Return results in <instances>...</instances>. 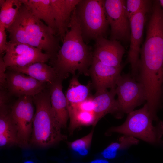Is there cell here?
Wrapping results in <instances>:
<instances>
[{"label":"cell","mask_w":163,"mask_h":163,"mask_svg":"<svg viewBox=\"0 0 163 163\" xmlns=\"http://www.w3.org/2000/svg\"><path fill=\"white\" fill-rule=\"evenodd\" d=\"M69 28L56 58L50 61L58 77L62 80L70 74L75 75L76 71L89 76V69L93 59L91 47L83 38L75 9L71 15Z\"/></svg>","instance_id":"cell-1"},{"label":"cell","mask_w":163,"mask_h":163,"mask_svg":"<svg viewBox=\"0 0 163 163\" xmlns=\"http://www.w3.org/2000/svg\"><path fill=\"white\" fill-rule=\"evenodd\" d=\"M6 30L10 41L38 48L49 56L50 61L55 59L60 48L59 37L34 16L23 3L14 22Z\"/></svg>","instance_id":"cell-2"},{"label":"cell","mask_w":163,"mask_h":163,"mask_svg":"<svg viewBox=\"0 0 163 163\" xmlns=\"http://www.w3.org/2000/svg\"><path fill=\"white\" fill-rule=\"evenodd\" d=\"M35 112L34 117L30 142L36 146L46 147L65 140L62 127L52 108L48 85L33 97Z\"/></svg>","instance_id":"cell-3"},{"label":"cell","mask_w":163,"mask_h":163,"mask_svg":"<svg viewBox=\"0 0 163 163\" xmlns=\"http://www.w3.org/2000/svg\"><path fill=\"white\" fill-rule=\"evenodd\" d=\"M150 13L139 65L148 71L157 72L163 70V9L159 0L153 1Z\"/></svg>","instance_id":"cell-4"},{"label":"cell","mask_w":163,"mask_h":163,"mask_svg":"<svg viewBox=\"0 0 163 163\" xmlns=\"http://www.w3.org/2000/svg\"><path fill=\"white\" fill-rule=\"evenodd\" d=\"M113 133L132 136L163 148V122L151 114L146 103L128 114L122 124L109 128L107 135Z\"/></svg>","instance_id":"cell-5"},{"label":"cell","mask_w":163,"mask_h":163,"mask_svg":"<svg viewBox=\"0 0 163 163\" xmlns=\"http://www.w3.org/2000/svg\"><path fill=\"white\" fill-rule=\"evenodd\" d=\"M75 10L86 43L100 37H105L109 24L104 0H80Z\"/></svg>","instance_id":"cell-6"},{"label":"cell","mask_w":163,"mask_h":163,"mask_svg":"<svg viewBox=\"0 0 163 163\" xmlns=\"http://www.w3.org/2000/svg\"><path fill=\"white\" fill-rule=\"evenodd\" d=\"M116 89L118 109L117 118H121L124 114L133 111L146 101L143 86L130 74L121 75Z\"/></svg>","instance_id":"cell-7"},{"label":"cell","mask_w":163,"mask_h":163,"mask_svg":"<svg viewBox=\"0 0 163 163\" xmlns=\"http://www.w3.org/2000/svg\"><path fill=\"white\" fill-rule=\"evenodd\" d=\"M33 97L23 96L11 106L12 119L17 131L20 146L27 148L30 142L34 115Z\"/></svg>","instance_id":"cell-8"},{"label":"cell","mask_w":163,"mask_h":163,"mask_svg":"<svg viewBox=\"0 0 163 163\" xmlns=\"http://www.w3.org/2000/svg\"><path fill=\"white\" fill-rule=\"evenodd\" d=\"M126 0H104V9L110 26V40L130 41V26L126 8Z\"/></svg>","instance_id":"cell-9"},{"label":"cell","mask_w":163,"mask_h":163,"mask_svg":"<svg viewBox=\"0 0 163 163\" xmlns=\"http://www.w3.org/2000/svg\"><path fill=\"white\" fill-rule=\"evenodd\" d=\"M7 67L24 66L36 62H46L49 55L42 50L28 44L7 42L5 54L3 56Z\"/></svg>","instance_id":"cell-10"},{"label":"cell","mask_w":163,"mask_h":163,"mask_svg":"<svg viewBox=\"0 0 163 163\" xmlns=\"http://www.w3.org/2000/svg\"><path fill=\"white\" fill-rule=\"evenodd\" d=\"M152 4L145 6L131 19L130 45L127 60L130 64L132 76L135 78L138 72L141 45L143 30L147 13L151 9Z\"/></svg>","instance_id":"cell-11"},{"label":"cell","mask_w":163,"mask_h":163,"mask_svg":"<svg viewBox=\"0 0 163 163\" xmlns=\"http://www.w3.org/2000/svg\"><path fill=\"white\" fill-rule=\"evenodd\" d=\"M7 69L6 89L11 96L33 97L48 85L47 83L39 81L23 73Z\"/></svg>","instance_id":"cell-12"},{"label":"cell","mask_w":163,"mask_h":163,"mask_svg":"<svg viewBox=\"0 0 163 163\" xmlns=\"http://www.w3.org/2000/svg\"><path fill=\"white\" fill-rule=\"evenodd\" d=\"M123 68L122 65L119 67H115L105 65L93 57L89 69V74L96 92L116 87Z\"/></svg>","instance_id":"cell-13"},{"label":"cell","mask_w":163,"mask_h":163,"mask_svg":"<svg viewBox=\"0 0 163 163\" xmlns=\"http://www.w3.org/2000/svg\"><path fill=\"white\" fill-rule=\"evenodd\" d=\"M95 41L94 58L107 66L119 67L122 65L125 50L119 41L108 40L103 37Z\"/></svg>","instance_id":"cell-14"},{"label":"cell","mask_w":163,"mask_h":163,"mask_svg":"<svg viewBox=\"0 0 163 163\" xmlns=\"http://www.w3.org/2000/svg\"><path fill=\"white\" fill-rule=\"evenodd\" d=\"M80 0H50L58 36L62 41L68 31L72 13Z\"/></svg>","instance_id":"cell-15"},{"label":"cell","mask_w":163,"mask_h":163,"mask_svg":"<svg viewBox=\"0 0 163 163\" xmlns=\"http://www.w3.org/2000/svg\"><path fill=\"white\" fill-rule=\"evenodd\" d=\"M63 80L58 77L48 84V86L52 108L62 128H64L67 126L69 115L66 96L62 90Z\"/></svg>","instance_id":"cell-16"},{"label":"cell","mask_w":163,"mask_h":163,"mask_svg":"<svg viewBox=\"0 0 163 163\" xmlns=\"http://www.w3.org/2000/svg\"><path fill=\"white\" fill-rule=\"evenodd\" d=\"M116 87L97 92L93 96L94 113L95 121L94 127L99 120L107 114L111 113L117 118L118 113V106L115 96L116 95Z\"/></svg>","instance_id":"cell-17"},{"label":"cell","mask_w":163,"mask_h":163,"mask_svg":"<svg viewBox=\"0 0 163 163\" xmlns=\"http://www.w3.org/2000/svg\"><path fill=\"white\" fill-rule=\"evenodd\" d=\"M11 106L0 104V147L19 145L17 131L13 121Z\"/></svg>","instance_id":"cell-18"},{"label":"cell","mask_w":163,"mask_h":163,"mask_svg":"<svg viewBox=\"0 0 163 163\" xmlns=\"http://www.w3.org/2000/svg\"><path fill=\"white\" fill-rule=\"evenodd\" d=\"M7 69L23 73L47 84L51 83L59 77L54 68L44 62H36L24 66L8 67Z\"/></svg>","instance_id":"cell-19"},{"label":"cell","mask_w":163,"mask_h":163,"mask_svg":"<svg viewBox=\"0 0 163 163\" xmlns=\"http://www.w3.org/2000/svg\"><path fill=\"white\" fill-rule=\"evenodd\" d=\"M36 17L43 21L58 36L56 23L53 15L50 0H22Z\"/></svg>","instance_id":"cell-20"},{"label":"cell","mask_w":163,"mask_h":163,"mask_svg":"<svg viewBox=\"0 0 163 163\" xmlns=\"http://www.w3.org/2000/svg\"><path fill=\"white\" fill-rule=\"evenodd\" d=\"M139 141L132 136L123 135L118 140L113 142L101 152L96 154L95 158H100L111 161L123 155L129 148L137 145Z\"/></svg>","instance_id":"cell-21"},{"label":"cell","mask_w":163,"mask_h":163,"mask_svg":"<svg viewBox=\"0 0 163 163\" xmlns=\"http://www.w3.org/2000/svg\"><path fill=\"white\" fill-rule=\"evenodd\" d=\"M91 83L85 85L78 81L75 75L70 80L65 96L67 103L75 104L81 102L90 95Z\"/></svg>","instance_id":"cell-22"},{"label":"cell","mask_w":163,"mask_h":163,"mask_svg":"<svg viewBox=\"0 0 163 163\" xmlns=\"http://www.w3.org/2000/svg\"><path fill=\"white\" fill-rule=\"evenodd\" d=\"M70 123L69 130L72 134L77 128L92 125L94 127L95 117L93 112H87L72 108H67Z\"/></svg>","instance_id":"cell-23"},{"label":"cell","mask_w":163,"mask_h":163,"mask_svg":"<svg viewBox=\"0 0 163 163\" xmlns=\"http://www.w3.org/2000/svg\"><path fill=\"white\" fill-rule=\"evenodd\" d=\"M94 134V129L87 135L72 142H67L74 161L79 160L87 156L89 154Z\"/></svg>","instance_id":"cell-24"},{"label":"cell","mask_w":163,"mask_h":163,"mask_svg":"<svg viewBox=\"0 0 163 163\" xmlns=\"http://www.w3.org/2000/svg\"><path fill=\"white\" fill-rule=\"evenodd\" d=\"M22 3V0H6L1 7L0 24L6 29L14 22Z\"/></svg>","instance_id":"cell-25"},{"label":"cell","mask_w":163,"mask_h":163,"mask_svg":"<svg viewBox=\"0 0 163 163\" xmlns=\"http://www.w3.org/2000/svg\"><path fill=\"white\" fill-rule=\"evenodd\" d=\"M152 2L146 0H126V11L129 21L134 15Z\"/></svg>","instance_id":"cell-26"},{"label":"cell","mask_w":163,"mask_h":163,"mask_svg":"<svg viewBox=\"0 0 163 163\" xmlns=\"http://www.w3.org/2000/svg\"><path fill=\"white\" fill-rule=\"evenodd\" d=\"M93 96L90 95L86 99L79 103L67 104V108H73L87 112H93L94 110Z\"/></svg>","instance_id":"cell-27"},{"label":"cell","mask_w":163,"mask_h":163,"mask_svg":"<svg viewBox=\"0 0 163 163\" xmlns=\"http://www.w3.org/2000/svg\"><path fill=\"white\" fill-rule=\"evenodd\" d=\"M7 67L3 59L2 55L0 56V90L6 89V70Z\"/></svg>","instance_id":"cell-28"},{"label":"cell","mask_w":163,"mask_h":163,"mask_svg":"<svg viewBox=\"0 0 163 163\" xmlns=\"http://www.w3.org/2000/svg\"><path fill=\"white\" fill-rule=\"evenodd\" d=\"M5 30V26L0 24V53L1 55L4 52H5L6 48L7 42Z\"/></svg>","instance_id":"cell-29"},{"label":"cell","mask_w":163,"mask_h":163,"mask_svg":"<svg viewBox=\"0 0 163 163\" xmlns=\"http://www.w3.org/2000/svg\"><path fill=\"white\" fill-rule=\"evenodd\" d=\"M71 163H114L111 161L100 158H95L93 160L88 162H82L79 161H73Z\"/></svg>","instance_id":"cell-30"},{"label":"cell","mask_w":163,"mask_h":163,"mask_svg":"<svg viewBox=\"0 0 163 163\" xmlns=\"http://www.w3.org/2000/svg\"><path fill=\"white\" fill-rule=\"evenodd\" d=\"M23 163H36L31 160H26L25 161H24Z\"/></svg>","instance_id":"cell-31"},{"label":"cell","mask_w":163,"mask_h":163,"mask_svg":"<svg viewBox=\"0 0 163 163\" xmlns=\"http://www.w3.org/2000/svg\"><path fill=\"white\" fill-rule=\"evenodd\" d=\"M5 0H0V7L4 4L5 2Z\"/></svg>","instance_id":"cell-32"},{"label":"cell","mask_w":163,"mask_h":163,"mask_svg":"<svg viewBox=\"0 0 163 163\" xmlns=\"http://www.w3.org/2000/svg\"><path fill=\"white\" fill-rule=\"evenodd\" d=\"M159 2L161 6L163 8V0H159Z\"/></svg>","instance_id":"cell-33"},{"label":"cell","mask_w":163,"mask_h":163,"mask_svg":"<svg viewBox=\"0 0 163 163\" xmlns=\"http://www.w3.org/2000/svg\"><path fill=\"white\" fill-rule=\"evenodd\" d=\"M163 95V85L162 87V95Z\"/></svg>","instance_id":"cell-34"}]
</instances>
